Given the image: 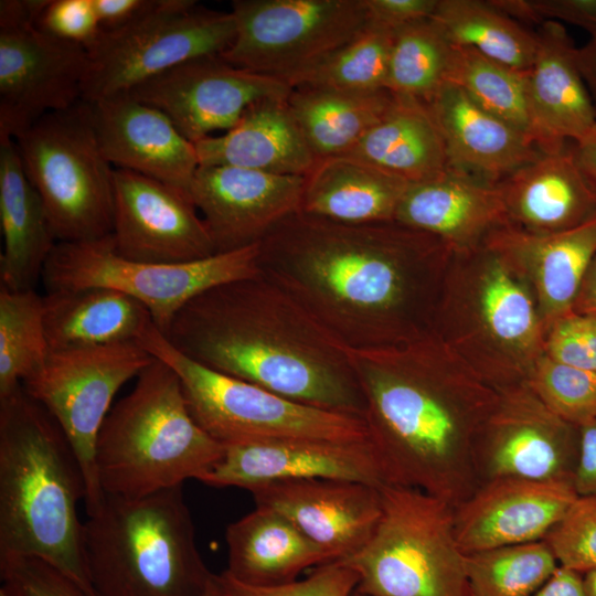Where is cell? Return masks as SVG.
<instances>
[{
	"label": "cell",
	"instance_id": "cell-1",
	"mask_svg": "<svg viewBox=\"0 0 596 596\" xmlns=\"http://www.w3.org/2000/svg\"><path fill=\"white\" fill-rule=\"evenodd\" d=\"M453 252L398 222L343 223L300 211L259 243V273L348 349L392 345L433 330Z\"/></svg>",
	"mask_w": 596,
	"mask_h": 596
},
{
	"label": "cell",
	"instance_id": "cell-2",
	"mask_svg": "<svg viewBox=\"0 0 596 596\" xmlns=\"http://www.w3.org/2000/svg\"><path fill=\"white\" fill-rule=\"evenodd\" d=\"M349 354L387 483L453 508L469 498L480 486L476 447L498 391L434 330Z\"/></svg>",
	"mask_w": 596,
	"mask_h": 596
},
{
	"label": "cell",
	"instance_id": "cell-3",
	"mask_svg": "<svg viewBox=\"0 0 596 596\" xmlns=\"http://www.w3.org/2000/svg\"><path fill=\"white\" fill-rule=\"evenodd\" d=\"M163 336L211 370L364 419L365 402L349 349L260 273L195 296Z\"/></svg>",
	"mask_w": 596,
	"mask_h": 596
},
{
	"label": "cell",
	"instance_id": "cell-4",
	"mask_svg": "<svg viewBox=\"0 0 596 596\" xmlns=\"http://www.w3.org/2000/svg\"><path fill=\"white\" fill-rule=\"evenodd\" d=\"M86 494L78 458L52 415L22 384L1 396L0 557L40 558L95 594L78 517Z\"/></svg>",
	"mask_w": 596,
	"mask_h": 596
},
{
	"label": "cell",
	"instance_id": "cell-5",
	"mask_svg": "<svg viewBox=\"0 0 596 596\" xmlns=\"http://www.w3.org/2000/svg\"><path fill=\"white\" fill-rule=\"evenodd\" d=\"M223 454L192 417L177 372L155 358L110 408L95 459L105 494L140 498L201 481Z\"/></svg>",
	"mask_w": 596,
	"mask_h": 596
},
{
	"label": "cell",
	"instance_id": "cell-6",
	"mask_svg": "<svg viewBox=\"0 0 596 596\" xmlns=\"http://www.w3.org/2000/svg\"><path fill=\"white\" fill-rule=\"evenodd\" d=\"M84 522L96 596H203L212 576L182 486L140 498L105 494Z\"/></svg>",
	"mask_w": 596,
	"mask_h": 596
},
{
	"label": "cell",
	"instance_id": "cell-7",
	"mask_svg": "<svg viewBox=\"0 0 596 596\" xmlns=\"http://www.w3.org/2000/svg\"><path fill=\"white\" fill-rule=\"evenodd\" d=\"M457 256L464 270L445 273L433 330L496 390L526 382L545 342L530 287L486 244Z\"/></svg>",
	"mask_w": 596,
	"mask_h": 596
},
{
	"label": "cell",
	"instance_id": "cell-8",
	"mask_svg": "<svg viewBox=\"0 0 596 596\" xmlns=\"http://www.w3.org/2000/svg\"><path fill=\"white\" fill-rule=\"evenodd\" d=\"M382 512L366 544L337 561L359 577L366 596H470L467 554L454 528V508L419 489L380 487Z\"/></svg>",
	"mask_w": 596,
	"mask_h": 596
},
{
	"label": "cell",
	"instance_id": "cell-9",
	"mask_svg": "<svg viewBox=\"0 0 596 596\" xmlns=\"http://www.w3.org/2000/svg\"><path fill=\"white\" fill-rule=\"evenodd\" d=\"M138 342L177 372L192 417L223 446L370 440L363 418L305 405L211 370L178 351L155 323Z\"/></svg>",
	"mask_w": 596,
	"mask_h": 596
},
{
	"label": "cell",
	"instance_id": "cell-10",
	"mask_svg": "<svg viewBox=\"0 0 596 596\" xmlns=\"http://www.w3.org/2000/svg\"><path fill=\"white\" fill-rule=\"evenodd\" d=\"M13 139L57 242L111 234L114 168L100 149L88 103L46 114Z\"/></svg>",
	"mask_w": 596,
	"mask_h": 596
},
{
	"label": "cell",
	"instance_id": "cell-11",
	"mask_svg": "<svg viewBox=\"0 0 596 596\" xmlns=\"http://www.w3.org/2000/svg\"><path fill=\"white\" fill-rule=\"evenodd\" d=\"M235 33L231 11L212 10L193 0H157L127 26L102 31L87 49L82 100L91 104L128 93L182 63L221 56Z\"/></svg>",
	"mask_w": 596,
	"mask_h": 596
},
{
	"label": "cell",
	"instance_id": "cell-12",
	"mask_svg": "<svg viewBox=\"0 0 596 596\" xmlns=\"http://www.w3.org/2000/svg\"><path fill=\"white\" fill-rule=\"evenodd\" d=\"M258 244L179 264L137 262L123 257L110 234L92 241L57 242L42 279L46 290L107 287L147 307L166 334L181 308L201 292L259 273Z\"/></svg>",
	"mask_w": 596,
	"mask_h": 596
},
{
	"label": "cell",
	"instance_id": "cell-13",
	"mask_svg": "<svg viewBox=\"0 0 596 596\" xmlns=\"http://www.w3.org/2000/svg\"><path fill=\"white\" fill-rule=\"evenodd\" d=\"M153 359L138 341L50 351L43 365L22 383L56 421L78 458L87 515L105 498L95 459L102 425L119 389Z\"/></svg>",
	"mask_w": 596,
	"mask_h": 596
},
{
	"label": "cell",
	"instance_id": "cell-14",
	"mask_svg": "<svg viewBox=\"0 0 596 596\" xmlns=\"http://www.w3.org/2000/svg\"><path fill=\"white\" fill-rule=\"evenodd\" d=\"M236 33L221 55L240 68L287 81L368 25L365 0H235Z\"/></svg>",
	"mask_w": 596,
	"mask_h": 596
},
{
	"label": "cell",
	"instance_id": "cell-15",
	"mask_svg": "<svg viewBox=\"0 0 596 596\" xmlns=\"http://www.w3.org/2000/svg\"><path fill=\"white\" fill-rule=\"evenodd\" d=\"M40 0L0 1V135L82 100L87 49L35 24Z\"/></svg>",
	"mask_w": 596,
	"mask_h": 596
},
{
	"label": "cell",
	"instance_id": "cell-16",
	"mask_svg": "<svg viewBox=\"0 0 596 596\" xmlns=\"http://www.w3.org/2000/svg\"><path fill=\"white\" fill-rule=\"evenodd\" d=\"M497 391L476 447L480 483L503 477L573 483L579 427L554 414L526 382Z\"/></svg>",
	"mask_w": 596,
	"mask_h": 596
},
{
	"label": "cell",
	"instance_id": "cell-17",
	"mask_svg": "<svg viewBox=\"0 0 596 596\" xmlns=\"http://www.w3.org/2000/svg\"><path fill=\"white\" fill-rule=\"evenodd\" d=\"M285 81L234 66L221 56L182 63L128 92L162 111L193 143L233 128L254 103L288 97Z\"/></svg>",
	"mask_w": 596,
	"mask_h": 596
},
{
	"label": "cell",
	"instance_id": "cell-18",
	"mask_svg": "<svg viewBox=\"0 0 596 596\" xmlns=\"http://www.w3.org/2000/svg\"><path fill=\"white\" fill-rule=\"evenodd\" d=\"M111 241L125 258L179 264L216 254L189 192L153 178L114 168Z\"/></svg>",
	"mask_w": 596,
	"mask_h": 596
},
{
	"label": "cell",
	"instance_id": "cell-19",
	"mask_svg": "<svg viewBox=\"0 0 596 596\" xmlns=\"http://www.w3.org/2000/svg\"><path fill=\"white\" fill-rule=\"evenodd\" d=\"M304 181V175L200 166L189 194L221 254L258 244L279 222L298 212Z\"/></svg>",
	"mask_w": 596,
	"mask_h": 596
},
{
	"label": "cell",
	"instance_id": "cell-20",
	"mask_svg": "<svg viewBox=\"0 0 596 596\" xmlns=\"http://www.w3.org/2000/svg\"><path fill=\"white\" fill-rule=\"evenodd\" d=\"M338 479L387 483L370 440L289 439L224 446L222 458L201 479L211 487H255L289 480Z\"/></svg>",
	"mask_w": 596,
	"mask_h": 596
},
{
	"label": "cell",
	"instance_id": "cell-21",
	"mask_svg": "<svg viewBox=\"0 0 596 596\" xmlns=\"http://www.w3.org/2000/svg\"><path fill=\"white\" fill-rule=\"evenodd\" d=\"M256 507L291 521L332 562L360 551L382 512L380 487L338 479L272 482L249 490Z\"/></svg>",
	"mask_w": 596,
	"mask_h": 596
},
{
	"label": "cell",
	"instance_id": "cell-22",
	"mask_svg": "<svg viewBox=\"0 0 596 596\" xmlns=\"http://www.w3.org/2000/svg\"><path fill=\"white\" fill-rule=\"evenodd\" d=\"M578 497L572 482L503 477L480 483L454 508L465 554L543 541Z\"/></svg>",
	"mask_w": 596,
	"mask_h": 596
},
{
	"label": "cell",
	"instance_id": "cell-23",
	"mask_svg": "<svg viewBox=\"0 0 596 596\" xmlns=\"http://www.w3.org/2000/svg\"><path fill=\"white\" fill-rule=\"evenodd\" d=\"M89 107L100 149L113 168L189 192L200 167L198 152L168 116L129 93L99 99Z\"/></svg>",
	"mask_w": 596,
	"mask_h": 596
},
{
	"label": "cell",
	"instance_id": "cell-24",
	"mask_svg": "<svg viewBox=\"0 0 596 596\" xmlns=\"http://www.w3.org/2000/svg\"><path fill=\"white\" fill-rule=\"evenodd\" d=\"M502 255L530 287L546 329L572 313L586 269L596 254V216L562 232L536 234L512 224L483 242Z\"/></svg>",
	"mask_w": 596,
	"mask_h": 596
},
{
	"label": "cell",
	"instance_id": "cell-25",
	"mask_svg": "<svg viewBox=\"0 0 596 596\" xmlns=\"http://www.w3.org/2000/svg\"><path fill=\"white\" fill-rule=\"evenodd\" d=\"M443 136L449 167L491 185L543 152L521 131L446 82L427 102Z\"/></svg>",
	"mask_w": 596,
	"mask_h": 596
},
{
	"label": "cell",
	"instance_id": "cell-26",
	"mask_svg": "<svg viewBox=\"0 0 596 596\" xmlns=\"http://www.w3.org/2000/svg\"><path fill=\"white\" fill-rule=\"evenodd\" d=\"M528 71V97L535 146L543 153L579 140L596 123V109L576 61V46L560 22L546 21Z\"/></svg>",
	"mask_w": 596,
	"mask_h": 596
},
{
	"label": "cell",
	"instance_id": "cell-27",
	"mask_svg": "<svg viewBox=\"0 0 596 596\" xmlns=\"http://www.w3.org/2000/svg\"><path fill=\"white\" fill-rule=\"evenodd\" d=\"M395 222L439 238L454 255L479 247L493 231L510 224L497 185L453 169L411 183Z\"/></svg>",
	"mask_w": 596,
	"mask_h": 596
},
{
	"label": "cell",
	"instance_id": "cell-28",
	"mask_svg": "<svg viewBox=\"0 0 596 596\" xmlns=\"http://www.w3.org/2000/svg\"><path fill=\"white\" fill-rule=\"evenodd\" d=\"M510 224L536 234L577 227L596 216V190L571 147L542 153L497 184Z\"/></svg>",
	"mask_w": 596,
	"mask_h": 596
},
{
	"label": "cell",
	"instance_id": "cell-29",
	"mask_svg": "<svg viewBox=\"0 0 596 596\" xmlns=\"http://www.w3.org/2000/svg\"><path fill=\"white\" fill-rule=\"evenodd\" d=\"M269 97L252 104L220 136L194 143L200 166H230L283 175H306L316 157L287 102Z\"/></svg>",
	"mask_w": 596,
	"mask_h": 596
},
{
	"label": "cell",
	"instance_id": "cell-30",
	"mask_svg": "<svg viewBox=\"0 0 596 596\" xmlns=\"http://www.w3.org/2000/svg\"><path fill=\"white\" fill-rule=\"evenodd\" d=\"M1 287L34 289L57 244L45 206L29 180L14 139L0 135Z\"/></svg>",
	"mask_w": 596,
	"mask_h": 596
},
{
	"label": "cell",
	"instance_id": "cell-31",
	"mask_svg": "<svg viewBox=\"0 0 596 596\" xmlns=\"http://www.w3.org/2000/svg\"><path fill=\"white\" fill-rule=\"evenodd\" d=\"M300 212L343 223L393 222L406 180L348 156L316 159L304 175Z\"/></svg>",
	"mask_w": 596,
	"mask_h": 596
},
{
	"label": "cell",
	"instance_id": "cell-32",
	"mask_svg": "<svg viewBox=\"0 0 596 596\" xmlns=\"http://www.w3.org/2000/svg\"><path fill=\"white\" fill-rule=\"evenodd\" d=\"M225 541V571L253 586L288 584L297 581L301 572L332 562L291 521L262 507L230 523Z\"/></svg>",
	"mask_w": 596,
	"mask_h": 596
},
{
	"label": "cell",
	"instance_id": "cell-33",
	"mask_svg": "<svg viewBox=\"0 0 596 596\" xmlns=\"http://www.w3.org/2000/svg\"><path fill=\"white\" fill-rule=\"evenodd\" d=\"M43 304L50 351L138 341L153 323L140 301L107 287L50 290Z\"/></svg>",
	"mask_w": 596,
	"mask_h": 596
},
{
	"label": "cell",
	"instance_id": "cell-34",
	"mask_svg": "<svg viewBox=\"0 0 596 596\" xmlns=\"http://www.w3.org/2000/svg\"><path fill=\"white\" fill-rule=\"evenodd\" d=\"M341 156L362 160L408 183L436 178L450 169L443 136L428 106L402 95H396L384 118Z\"/></svg>",
	"mask_w": 596,
	"mask_h": 596
},
{
	"label": "cell",
	"instance_id": "cell-35",
	"mask_svg": "<svg viewBox=\"0 0 596 596\" xmlns=\"http://www.w3.org/2000/svg\"><path fill=\"white\" fill-rule=\"evenodd\" d=\"M387 89L294 87L287 102L316 159L352 149L392 108Z\"/></svg>",
	"mask_w": 596,
	"mask_h": 596
},
{
	"label": "cell",
	"instance_id": "cell-36",
	"mask_svg": "<svg viewBox=\"0 0 596 596\" xmlns=\"http://www.w3.org/2000/svg\"><path fill=\"white\" fill-rule=\"evenodd\" d=\"M455 46L469 47L511 68L528 72L539 36L488 1L438 0L430 18Z\"/></svg>",
	"mask_w": 596,
	"mask_h": 596
},
{
	"label": "cell",
	"instance_id": "cell-37",
	"mask_svg": "<svg viewBox=\"0 0 596 596\" xmlns=\"http://www.w3.org/2000/svg\"><path fill=\"white\" fill-rule=\"evenodd\" d=\"M448 82L534 143L528 72L511 68L473 49L454 45Z\"/></svg>",
	"mask_w": 596,
	"mask_h": 596
},
{
	"label": "cell",
	"instance_id": "cell-38",
	"mask_svg": "<svg viewBox=\"0 0 596 596\" xmlns=\"http://www.w3.org/2000/svg\"><path fill=\"white\" fill-rule=\"evenodd\" d=\"M49 353L43 296L0 286V397L38 371Z\"/></svg>",
	"mask_w": 596,
	"mask_h": 596
},
{
	"label": "cell",
	"instance_id": "cell-39",
	"mask_svg": "<svg viewBox=\"0 0 596 596\" xmlns=\"http://www.w3.org/2000/svg\"><path fill=\"white\" fill-rule=\"evenodd\" d=\"M395 31L368 22L352 40L287 81L294 87L342 91L386 89Z\"/></svg>",
	"mask_w": 596,
	"mask_h": 596
},
{
	"label": "cell",
	"instance_id": "cell-40",
	"mask_svg": "<svg viewBox=\"0 0 596 596\" xmlns=\"http://www.w3.org/2000/svg\"><path fill=\"white\" fill-rule=\"evenodd\" d=\"M454 45L429 18L395 31L386 89L426 103L446 82Z\"/></svg>",
	"mask_w": 596,
	"mask_h": 596
},
{
	"label": "cell",
	"instance_id": "cell-41",
	"mask_svg": "<svg viewBox=\"0 0 596 596\" xmlns=\"http://www.w3.org/2000/svg\"><path fill=\"white\" fill-rule=\"evenodd\" d=\"M558 563L544 541L467 554L470 596H533Z\"/></svg>",
	"mask_w": 596,
	"mask_h": 596
},
{
	"label": "cell",
	"instance_id": "cell-42",
	"mask_svg": "<svg viewBox=\"0 0 596 596\" xmlns=\"http://www.w3.org/2000/svg\"><path fill=\"white\" fill-rule=\"evenodd\" d=\"M526 383L565 422L582 427L596 418V372L564 364L544 353Z\"/></svg>",
	"mask_w": 596,
	"mask_h": 596
},
{
	"label": "cell",
	"instance_id": "cell-43",
	"mask_svg": "<svg viewBox=\"0 0 596 596\" xmlns=\"http://www.w3.org/2000/svg\"><path fill=\"white\" fill-rule=\"evenodd\" d=\"M543 541L558 565L581 574L596 568V496H578Z\"/></svg>",
	"mask_w": 596,
	"mask_h": 596
},
{
	"label": "cell",
	"instance_id": "cell-44",
	"mask_svg": "<svg viewBox=\"0 0 596 596\" xmlns=\"http://www.w3.org/2000/svg\"><path fill=\"white\" fill-rule=\"evenodd\" d=\"M221 596H351L359 577L340 562L311 568L308 576L277 586H253L235 579L226 571L215 574Z\"/></svg>",
	"mask_w": 596,
	"mask_h": 596
},
{
	"label": "cell",
	"instance_id": "cell-45",
	"mask_svg": "<svg viewBox=\"0 0 596 596\" xmlns=\"http://www.w3.org/2000/svg\"><path fill=\"white\" fill-rule=\"evenodd\" d=\"M2 589L8 596H96L36 557H0Z\"/></svg>",
	"mask_w": 596,
	"mask_h": 596
},
{
	"label": "cell",
	"instance_id": "cell-46",
	"mask_svg": "<svg viewBox=\"0 0 596 596\" xmlns=\"http://www.w3.org/2000/svg\"><path fill=\"white\" fill-rule=\"evenodd\" d=\"M544 353L564 364L596 372V318L570 313L545 331Z\"/></svg>",
	"mask_w": 596,
	"mask_h": 596
},
{
	"label": "cell",
	"instance_id": "cell-47",
	"mask_svg": "<svg viewBox=\"0 0 596 596\" xmlns=\"http://www.w3.org/2000/svg\"><path fill=\"white\" fill-rule=\"evenodd\" d=\"M35 24L47 34L86 49L102 32L92 0H40Z\"/></svg>",
	"mask_w": 596,
	"mask_h": 596
},
{
	"label": "cell",
	"instance_id": "cell-48",
	"mask_svg": "<svg viewBox=\"0 0 596 596\" xmlns=\"http://www.w3.org/2000/svg\"><path fill=\"white\" fill-rule=\"evenodd\" d=\"M438 0H365L369 21L394 31L432 18Z\"/></svg>",
	"mask_w": 596,
	"mask_h": 596
},
{
	"label": "cell",
	"instance_id": "cell-49",
	"mask_svg": "<svg viewBox=\"0 0 596 596\" xmlns=\"http://www.w3.org/2000/svg\"><path fill=\"white\" fill-rule=\"evenodd\" d=\"M542 24L563 21L596 33V0H532Z\"/></svg>",
	"mask_w": 596,
	"mask_h": 596
},
{
	"label": "cell",
	"instance_id": "cell-50",
	"mask_svg": "<svg viewBox=\"0 0 596 596\" xmlns=\"http://www.w3.org/2000/svg\"><path fill=\"white\" fill-rule=\"evenodd\" d=\"M157 0H92L102 31L127 26L146 14Z\"/></svg>",
	"mask_w": 596,
	"mask_h": 596
},
{
	"label": "cell",
	"instance_id": "cell-51",
	"mask_svg": "<svg viewBox=\"0 0 596 596\" xmlns=\"http://www.w3.org/2000/svg\"><path fill=\"white\" fill-rule=\"evenodd\" d=\"M573 486L578 496H596V418L579 427V453Z\"/></svg>",
	"mask_w": 596,
	"mask_h": 596
},
{
	"label": "cell",
	"instance_id": "cell-52",
	"mask_svg": "<svg viewBox=\"0 0 596 596\" xmlns=\"http://www.w3.org/2000/svg\"><path fill=\"white\" fill-rule=\"evenodd\" d=\"M533 596H585L583 574L558 565Z\"/></svg>",
	"mask_w": 596,
	"mask_h": 596
},
{
	"label": "cell",
	"instance_id": "cell-53",
	"mask_svg": "<svg viewBox=\"0 0 596 596\" xmlns=\"http://www.w3.org/2000/svg\"><path fill=\"white\" fill-rule=\"evenodd\" d=\"M571 151L578 170L596 190V123L579 140L574 141Z\"/></svg>",
	"mask_w": 596,
	"mask_h": 596
},
{
	"label": "cell",
	"instance_id": "cell-54",
	"mask_svg": "<svg viewBox=\"0 0 596 596\" xmlns=\"http://www.w3.org/2000/svg\"><path fill=\"white\" fill-rule=\"evenodd\" d=\"M572 312L596 318V254L583 277Z\"/></svg>",
	"mask_w": 596,
	"mask_h": 596
},
{
	"label": "cell",
	"instance_id": "cell-55",
	"mask_svg": "<svg viewBox=\"0 0 596 596\" xmlns=\"http://www.w3.org/2000/svg\"><path fill=\"white\" fill-rule=\"evenodd\" d=\"M576 61L596 109V33L582 47H576Z\"/></svg>",
	"mask_w": 596,
	"mask_h": 596
},
{
	"label": "cell",
	"instance_id": "cell-56",
	"mask_svg": "<svg viewBox=\"0 0 596 596\" xmlns=\"http://www.w3.org/2000/svg\"><path fill=\"white\" fill-rule=\"evenodd\" d=\"M585 596H596V568L583 574Z\"/></svg>",
	"mask_w": 596,
	"mask_h": 596
},
{
	"label": "cell",
	"instance_id": "cell-57",
	"mask_svg": "<svg viewBox=\"0 0 596 596\" xmlns=\"http://www.w3.org/2000/svg\"><path fill=\"white\" fill-rule=\"evenodd\" d=\"M203 596H221L219 586L215 581V574H213Z\"/></svg>",
	"mask_w": 596,
	"mask_h": 596
},
{
	"label": "cell",
	"instance_id": "cell-58",
	"mask_svg": "<svg viewBox=\"0 0 596 596\" xmlns=\"http://www.w3.org/2000/svg\"><path fill=\"white\" fill-rule=\"evenodd\" d=\"M351 596H366L360 592H358L356 589L351 594Z\"/></svg>",
	"mask_w": 596,
	"mask_h": 596
},
{
	"label": "cell",
	"instance_id": "cell-59",
	"mask_svg": "<svg viewBox=\"0 0 596 596\" xmlns=\"http://www.w3.org/2000/svg\"><path fill=\"white\" fill-rule=\"evenodd\" d=\"M0 596H8L2 589H0Z\"/></svg>",
	"mask_w": 596,
	"mask_h": 596
}]
</instances>
